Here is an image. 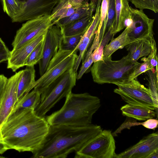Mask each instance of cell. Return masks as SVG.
<instances>
[{
  "instance_id": "6da1fadb",
  "label": "cell",
  "mask_w": 158,
  "mask_h": 158,
  "mask_svg": "<svg viewBox=\"0 0 158 158\" xmlns=\"http://www.w3.org/2000/svg\"><path fill=\"white\" fill-rule=\"evenodd\" d=\"M49 126L45 118L38 116L34 110L18 109L0 125V142L7 150L33 153L40 147Z\"/></svg>"
},
{
  "instance_id": "7a4b0ae2",
  "label": "cell",
  "mask_w": 158,
  "mask_h": 158,
  "mask_svg": "<svg viewBox=\"0 0 158 158\" xmlns=\"http://www.w3.org/2000/svg\"><path fill=\"white\" fill-rule=\"evenodd\" d=\"M99 125H50L40 147L33 153L34 158H65L75 152L102 131Z\"/></svg>"
},
{
  "instance_id": "3957f363",
  "label": "cell",
  "mask_w": 158,
  "mask_h": 158,
  "mask_svg": "<svg viewBox=\"0 0 158 158\" xmlns=\"http://www.w3.org/2000/svg\"><path fill=\"white\" fill-rule=\"evenodd\" d=\"M59 110L45 117L50 125L85 126L91 124L93 115L101 106L99 98L88 93H70Z\"/></svg>"
},
{
  "instance_id": "277c9868",
  "label": "cell",
  "mask_w": 158,
  "mask_h": 158,
  "mask_svg": "<svg viewBox=\"0 0 158 158\" xmlns=\"http://www.w3.org/2000/svg\"><path fill=\"white\" fill-rule=\"evenodd\" d=\"M94 62L90 70L93 81L98 84H116L128 81L130 75L141 63L133 61L129 54L118 60L111 56Z\"/></svg>"
},
{
  "instance_id": "5b68a950",
  "label": "cell",
  "mask_w": 158,
  "mask_h": 158,
  "mask_svg": "<svg viewBox=\"0 0 158 158\" xmlns=\"http://www.w3.org/2000/svg\"><path fill=\"white\" fill-rule=\"evenodd\" d=\"M77 72L74 67L64 72L41 94L40 102L34 110L38 116L46 113L62 98L66 97L76 85Z\"/></svg>"
},
{
  "instance_id": "8992f818",
  "label": "cell",
  "mask_w": 158,
  "mask_h": 158,
  "mask_svg": "<svg viewBox=\"0 0 158 158\" xmlns=\"http://www.w3.org/2000/svg\"><path fill=\"white\" fill-rule=\"evenodd\" d=\"M77 50L65 51L59 49L52 58L44 74L35 81L34 89L41 94L54 81L68 70L74 67L77 59Z\"/></svg>"
},
{
  "instance_id": "52a82bcc",
  "label": "cell",
  "mask_w": 158,
  "mask_h": 158,
  "mask_svg": "<svg viewBox=\"0 0 158 158\" xmlns=\"http://www.w3.org/2000/svg\"><path fill=\"white\" fill-rule=\"evenodd\" d=\"M115 85L118 88L114 92L127 104L152 110L157 109L158 106L155 103L149 89L135 79Z\"/></svg>"
},
{
  "instance_id": "ba28073f",
  "label": "cell",
  "mask_w": 158,
  "mask_h": 158,
  "mask_svg": "<svg viewBox=\"0 0 158 158\" xmlns=\"http://www.w3.org/2000/svg\"><path fill=\"white\" fill-rule=\"evenodd\" d=\"M115 148L111 131L105 130L76 152L74 158H114Z\"/></svg>"
},
{
  "instance_id": "9c48e42d",
  "label": "cell",
  "mask_w": 158,
  "mask_h": 158,
  "mask_svg": "<svg viewBox=\"0 0 158 158\" xmlns=\"http://www.w3.org/2000/svg\"><path fill=\"white\" fill-rule=\"evenodd\" d=\"M52 25L50 15L27 21L16 32L12 43L13 50L19 48L37 36L45 33Z\"/></svg>"
},
{
  "instance_id": "30bf717a",
  "label": "cell",
  "mask_w": 158,
  "mask_h": 158,
  "mask_svg": "<svg viewBox=\"0 0 158 158\" xmlns=\"http://www.w3.org/2000/svg\"><path fill=\"white\" fill-rule=\"evenodd\" d=\"M132 22L128 26V35L133 42L143 39L150 40L151 45L156 42L153 36L154 19L149 18L143 10L131 7Z\"/></svg>"
},
{
  "instance_id": "8fae6325",
  "label": "cell",
  "mask_w": 158,
  "mask_h": 158,
  "mask_svg": "<svg viewBox=\"0 0 158 158\" xmlns=\"http://www.w3.org/2000/svg\"><path fill=\"white\" fill-rule=\"evenodd\" d=\"M23 4L20 13L12 19V23H22L43 16L50 15L58 0H18Z\"/></svg>"
},
{
  "instance_id": "7c38bea8",
  "label": "cell",
  "mask_w": 158,
  "mask_h": 158,
  "mask_svg": "<svg viewBox=\"0 0 158 158\" xmlns=\"http://www.w3.org/2000/svg\"><path fill=\"white\" fill-rule=\"evenodd\" d=\"M63 36L60 28L56 25L51 26L46 32L43 57L38 63L40 76L45 73L50 61L57 53Z\"/></svg>"
},
{
  "instance_id": "4fadbf2b",
  "label": "cell",
  "mask_w": 158,
  "mask_h": 158,
  "mask_svg": "<svg viewBox=\"0 0 158 158\" xmlns=\"http://www.w3.org/2000/svg\"><path fill=\"white\" fill-rule=\"evenodd\" d=\"M23 73L22 70L8 78L0 103V125L10 113L17 102L18 85Z\"/></svg>"
},
{
  "instance_id": "5bb4252c",
  "label": "cell",
  "mask_w": 158,
  "mask_h": 158,
  "mask_svg": "<svg viewBox=\"0 0 158 158\" xmlns=\"http://www.w3.org/2000/svg\"><path fill=\"white\" fill-rule=\"evenodd\" d=\"M157 151V132L149 134L123 152L116 154L114 158H148L151 154Z\"/></svg>"
},
{
  "instance_id": "9a60e30c",
  "label": "cell",
  "mask_w": 158,
  "mask_h": 158,
  "mask_svg": "<svg viewBox=\"0 0 158 158\" xmlns=\"http://www.w3.org/2000/svg\"><path fill=\"white\" fill-rule=\"evenodd\" d=\"M45 33L39 35L18 49L10 51L7 61V68L16 72L24 66L27 57L36 46L44 38Z\"/></svg>"
},
{
  "instance_id": "2e32d148",
  "label": "cell",
  "mask_w": 158,
  "mask_h": 158,
  "mask_svg": "<svg viewBox=\"0 0 158 158\" xmlns=\"http://www.w3.org/2000/svg\"><path fill=\"white\" fill-rule=\"evenodd\" d=\"M102 0H98L93 21L83 35L77 46L75 50H78L79 54L76 61L74 69L77 72L80 63L86 52L87 49L93 39L98 29L100 20V6Z\"/></svg>"
},
{
  "instance_id": "e0dca14e",
  "label": "cell",
  "mask_w": 158,
  "mask_h": 158,
  "mask_svg": "<svg viewBox=\"0 0 158 158\" xmlns=\"http://www.w3.org/2000/svg\"><path fill=\"white\" fill-rule=\"evenodd\" d=\"M131 7L128 0H115V18L112 25L114 35L131 23Z\"/></svg>"
},
{
  "instance_id": "ac0fdd59",
  "label": "cell",
  "mask_w": 158,
  "mask_h": 158,
  "mask_svg": "<svg viewBox=\"0 0 158 158\" xmlns=\"http://www.w3.org/2000/svg\"><path fill=\"white\" fill-rule=\"evenodd\" d=\"M90 2H85L81 6L76 9L69 16L63 18L56 22L54 25L60 28L74 21L87 16L93 15L96 10L98 0H90Z\"/></svg>"
},
{
  "instance_id": "d6986e66",
  "label": "cell",
  "mask_w": 158,
  "mask_h": 158,
  "mask_svg": "<svg viewBox=\"0 0 158 158\" xmlns=\"http://www.w3.org/2000/svg\"><path fill=\"white\" fill-rule=\"evenodd\" d=\"M19 81L17 92V102L25 94L34 88L35 80L34 66H26ZM16 102V103H17Z\"/></svg>"
},
{
  "instance_id": "ffe728a7",
  "label": "cell",
  "mask_w": 158,
  "mask_h": 158,
  "mask_svg": "<svg viewBox=\"0 0 158 158\" xmlns=\"http://www.w3.org/2000/svg\"><path fill=\"white\" fill-rule=\"evenodd\" d=\"M120 110L123 115L139 121H145L153 118L157 114L154 110L127 104L122 106Z\"/></svg>"
},
{
  "instance_id": "44dd1931",
  "label": "cell",
  "mask_w": 158,
  "mask_h": 158,
  "mask_svg": "<svg viewBox=\"0 0 158 158\" xmlns=\"http://www.w3.org/2000/svg\"><path fill=\"white\" fill-rule=\"evenodd\" d=\"M94 17L93 15L87 16L60 28L63 36H69L84 33L92 23Z\"/></svg>"
},
{
  "instance_id": "7402d4cb",
  "label": "cell",
  "mask_w": 158,
  "mask_h": 158,
  "mask_svg": "<svg viewBox=\"0 0 158 158\" xmlns=\"http://www.w3.org/2000/svg\"><path fill=\"white\" fill-rule=\"evenodd\" d=\"M126 47L131 60L136 61L140 57L148 56L152 50L151 42L148 39L140 40Z\"/></svg>"
},
{
  "instance_id": "603a6c76",
  "label": "cell",
  "mask_w": 158,
  "mask_h": 158,
  "mask_svg": "<svg viewBox=\"0 0 158 158\" xmlns=\"http://www.w3.org/2000/svg\"><path fill=\"white\" fill-rule=\"evenodd\" d=\"M128 26L117 37L113 39L104 48L103 57L111 56L117 50L133 43L128 35Z\"/></svg>"
},
{
  "instance_id": "cb8c5ba5",
  "label": "cell",
  "mask_w": 158,
  "mask_h": 158,
  "mask_svg": "<svg viewBox=\"0 0 158 158\" xmlns=\"http://www.w3.org/2000/svg\"><path fill=\"white\" fill-rule=\"evenodd\" d=\"M76 9L69 3V0L58 1L50 15L52 25L62 19L71 15Z\"/></svg>"
},
{
  "instance_id": "d4e9b609",
  "label": "cell",
  "mask_w": 158,
  "mask_h": 158,
  "mask_svg": "<svg viewBox=\"0 0 158 158\" xmlns=\"http://www.w3.org/2000/svg\"><path fill=\"white\" fill-rule=\"evenodd\" d=\"M40 101L41 94L34 89L24 95L16 103L12 111L19 108L35 110L40 104Z\"/></svg>"
},
{
  "instance_id": "484cf974",
  "label": "cell",
  "mask_w": 158,
  "mask_h": 158,
  "mask_svg": "<svg viewBox=\"0 0 158 158\" xmlns=\"http://www.w3.org/2000/svg\"><path fill=\"white\" fill-rule=\"evenodd\" d=\"M109 1V0H102L99 24L93 43L95 46H98L99 44V34L103 36L105 33Z\"/></svg>"
},
{
  "instance_id": "4316f807",
  "label": "cell",
  "mask_w": 158,
  "mask_h": 158,
  "mask_svg": "<svg viewBox=\"0 0 158 158\" xmlns=\"http://www.w3.org/2000/svg\"><path fill=\"white\" fill-rule=\"evenodd\" d=\"M4 12L13 19L21 12L23 5L18 0H1Z\"/></svg>"
},
{
  "instance_id": "83f0119b",
  "label": "cell",
  "mask_w": 158,
  "mask_h": 158,
  "mask_svg": "<svg viewBox=\"0 0 158 158\" xmlns=\"http://www.w3.org/2000/svg\"><path fill=\"white\" fill-rule=\"evenodd\" d=\"M84 33L69 36H63L59 49L65 51H75Z\"/></svg>"
},
{
  "instance_id": "f1b7e54d",
  "label": "cell",
  "mask_w": 158,
  "mask_h": 158,
  "mask_svg": "<svg viewBox=\"0 0 158 158\" xmlns=\"http://www.w3.org/2000/svg\"><path fill=\"white\" fill-rule=\"evenodd\" d=\"M148 77L149 89L152 97L156 105L158 106V72L153 71L152 69L149 70L145 72Z\"/></svg>"
},
{
  "instance_id": "f546056e",
  "label": "cell",
  "mask_w": 158,
  "mask_h": 158,
  "mask_svg": "<svg viewBox=\"0 0 158 158\" xmlns=\"http://www.w3.org/2000/svg\"><path fill=\"white\" fill-rule=\"evenodd\" d=\"M44 39L35 48L26 58L24 66H34L43 57Z\"/></svg>"
},
{
  "instance_id": "4dcf8cb0",
  "label": "cell",
  "mask_w": 158,
  "mask_h": 158,
  "mask_svg": "<svg viewBox=\"0 0 158 158\" xmlns=\"http://www.w3.org/2000/svg\"><path fill=\"white\" fill-rule=\"evenodd\" d=\"M135 6L140 10L147 9L155 13L158 12V0H131Z\"/></svg>"
},
{
  "instance_id": "1f68e13d",
  "label": "cell",
  "mask_w": 158,
  "mask_h": 158,
  "mask_svg": "<svg viewBox=\"0 0 158 158\" xmlns=\"http://www.w3.org/2000/svg\"><path fill=\"white\" fill-rule=\"evenodd\" d=\"M115 0H109L105 33L113 25L115 22Z\"/></svg>"
},
{
  "instance_id": "d6a6232c",
  "label": "cell",
  "mask_w": 158,
  "mask_h": 158,
  "mask_svg": "<svg viewBox=\"0 0 158 158\" xmlns=\"http://www.w3.org/2000/svg\"><path fill=\"white\" fill-rule=\"evenodd\" d=\"M144 62L140 64L135 69L130 75L128 80L130 81L135 79L138 76L143 73H145L147 71L152 69L149 64L148 62L145 58H143Z\"/></svg>"
},
{
  "instance_id": "836d02e7",
  "label": "cell",
  "mask_w": 158,
  "mask_h": 158,
  "mask_svg": "<svg viewBox=\"0 0 158 158\" xmlns=\"http://www.w3.org/2000/svg\"><path fill=\"white\" fill-rule=\"evenodd\" d=\"M148 62L152 69L156 67V70L158 72L157 60L158 56L156 42L152 45V50L147 58H145Z\"/></svg>"
},
{
  "instance_id": "e575fe53",
  "label": "cell",
  "mask_w": 158,
  "mask_h": 158,
  "mask_svg": "<svg viewBox=\"0 0 158 158\" xmlns=\"http://www.w3.org/2000/svg\"><path fill=\"white\" fill-rule=\"evenodd\" d=\"M94 62L93 55L91 53L87 58L82 62V64L78 74H77V79L81 78L83 74L89 68L92 64Z\"/></svg>"
},
{
  "instance_id": "d590c367",
  "label": "cell",
  "mask_w": 158,
  "mask_h": 158,
  "mask_svg": "<svg viewBox=\"0 0 158 158\" xmlns=\"http://www.w3.org/2000/svg\"><path fill=\"white\" fill-rule=\"evenodd\" d=\"M158 120L156 119L150 118L142 123H139V125H142L145 128L150 129H155L157 127Z\"/></svg>"
},
{
  "instance_id": "8d00e7d4",
  "label": "cell",
  "mask_w": 158,
  "mask_h": 158,
  "mask_svg": "<svg viewBox=\"0 0 158 158\" xmlns=\"http://www.w3.org/2000/svg\"><path fill=\"white\" fill-rule=\"evenodd\" d=\"M10 53V51L6 46L0 49V64L8 60Z\"/></svg>"
},
{
  "instance_id": "74e56055",
  "label": "cell",
  "mask_w": 158,
  "mask_h": 158,
  "mask_svg": "<svg viewBox=\"0 0 158 158\" xmlns=\"http://www.w3.org/2000/svg\"><path fill=\"white\" fill-rule=\"evenodd\" d=\"M8 78L3 74H0V103L3 92Z\"/></svg>"
},
{
  "instance_id": "f35d334b",
  "label": "cell",
  "mask_w": 158,
  "mask_h": 158,
  "mask_svg": "<svg viewBox=\"0 0 158 158\" xmlns=\"http://www.w3.org/2000/svg\"><path fill=\"white\" fill-rule=\"evenodd\" d=\"M87 0H69V3L76 8L82 5L84 2Z\"/></svg>"
},
{
  "instance_id": "ab89813d",
  "label": "cell",
  "mask_w": 158,
  "mask_h": 158,
  "mask_svg": "<svg viewBox=\"0 0 158 158\" xmlns=\"http://www.w3.org/2000/svg\"><path fill=\"white\" fill-rule=\"evenodd\" d=\"M7 150L3 145L0 142V154L3 153Z\"/></svg>"
},
{
  "instance_id": "60d3db41",
  "label": "cell",
  "mask_w": 158,
  "mask_h": 158,
  "mask_svg": "<svg viewBox=\"0 0 158 158\" xmlns=\"http://www.w3.org/2000/svg\"><path fill=\"white\" fill-rule=\"evenodd\" d=\"M148 158H158V151L152 153L148 157Z\"/></svg>"
},
{
  "instance_id": "b9f144b4",
  "label": "cell",
  "mask_w": 158,
  "mask_h": 158,
  "mask_svg": "<svg viewBox=\"0 0 158 158\" xmlns=\"http://www.w3.org/2000/svg\"><path fill=\"white\" fill-rule=\"evenodd\" d=\"M6 47V44L2 39L0 38V49Z\"/></svg>"
},
{
  "instance_id": "7bdbcfd3",
  "label": "cell",
  "mask_w": 158,
  "mask_h": 158,
  "mask_svg": "<svg viewBox=\"0 0 158 158\" xmlns=\"http://www.w3.org/2000/svg\"><path fill=\"white\" fill-rule=\"evenodd\" d=\"M59 0H58V1H59Z\"/></svg>"
}]
</instances>
